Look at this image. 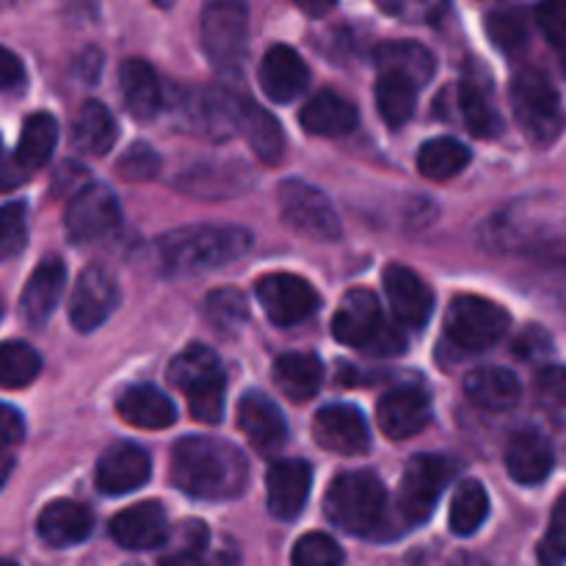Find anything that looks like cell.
<instances>
[{
	"label": "cell",
	"instance_id": "obj_1",
	"mask_svg": "<svg viewBox=\"0 0 566 566\" xmlns=\"http://www.w3.org/2000/svg\"><path fill=\"white\" fill-rule=\"evenodd\" d=\"M171 484L193 501H232L249 484V464L232 442L186 437L171 451Z\"/></svg>",
	"mask_w": 566,
	"mask_h": 566
},
{
	"label": "cell",
	"instance_id": "obj_2",
	"mask_svg": "<svg viewBox=\"0 0 566 566\" xmlns=\"http://www.w3.org/2000/svg\"><path fill=\"white\" fill-rule=\"evenodd\" d=\"M252 249V232L235 224H193L164 232L155 241L166 276H197L235 263Z\"/></svg>",
	"mask_w": 566,
	"mask_h": 566
},
{
	"label": "cell",
	"instance_id": "obj_3",
	"mask_svg": "<svg viewBox=\"0 0 566 566\" xmlns=\"http://www.w3.org/2000/svg\"><path fill=\"white\" fill-rule=\"evenodd\" d=\"M332 332L343 346L359 348L370 357H396L407 348L401 326H392L379 307V298L365 287H354L337 304Z\"/></svg>",
	"mask_w": 566,
	"mask_h": 566
},
{
	"label": "cell",
	"instance_id": "obj_4",
	"mask_svg": "<svg viewBox=\"0 0 566 566\" xmlns=\"http://www.w3.org/2000/svg\"><path fill=\"white\" fill-rule=\"evenodd\" d=\"M326 517L352 536H376L385 528L387 492L374 473H343L326 492Z\"/></svg>",
	"mask_w": 566,
	"mask_h": 566
},
{
	"label": "cell",
	"instance_id": "obj_5",
	"mask_svg": "<svg viewBox=\"0 0 566 566\" xmlns=\"http://www.w3.org/2000/svg\"><path fill=\"white\" fill-rule=\"evenodd\" d=\"M171 385L188 396L191 418L199 423H219L224 418V368L208 346H188L177 354L166 370Z\"/></svg>",
	"mask_w": 566,
	"mask_h": 566
},
{
	"label": "cell",
	"instance_id": "obj_6",
	"mask_svg": "<svg viewBox=\"0 0 566 566\" xmlns=\"http://www.w3.org/2000/svg\"><path fill=\"white\" fill-rule=\"evenodd\" d=\"M512 108L514 119L523 127L531 144L536 147H551L566 127V114L562 97H558L556 86L545 72L520 70L512 81Z\"/></svg>",
	"mask_w": 566,
	"mask_h": 566
},
{
	"label": "cell",
	"instance_id": "obj_7",
	"mask_svg": "<svg viewBox=\"0 0 566 566\" xmlns=\"http://www.w3.org/2000/svg\"><path fill=\"white\" fill-rule=\"evenodd\" d=\"M457 475V464L437 453H420L409 459L398 490V514L407 525H420L434 514L437 501Z\"/></svg>",
	"mask_w": 566,
	"mask_h": 566
},
{
	"label": "cell",
	"instance_id": "obj_8",
	"mask_svg": "<svg viewBox=\"0 0 566 566\" xmlns=\"http://www.w3.org/2000/svg\"><path fill=\"white\" fill-rule=\"evenodd\" d=\"M276 205H280L282 221L298 235L321 243H332L340 238V219H337L335 208L326 193L310 182L298 180V177L282 180L276 188Z\"/></svg>",
	"mask_w": 566,
	"mask_h": 566
},
{
	"label": "cell",
	"instance_id": "obj_9",
	"mask_svg": "<svg viewBox=\"0 0 566 566\" xmlns=\"http://www.w3.org/2000/svg\"><path fill=\"white\" fill-rule=\"evenodd\" d=\"M509 324L512 318L506 310L481 296L453 298L446 315L448 340L462 352H484V348L495 346L509 332Z\"/></svg>",
	"mask_w": 566,
	"mask_h": 566
},
{
	"label": "cell",
	"instance_id": "obj_10",
	"mask_svg": "<svg viewBox=\"0 0 566 566\" xmlns=\"http://www.w3.org/2000/svg\"><path fill=\"white\" fill-rule=\"evenodd\" d=\"M202 44L210 64L221 72H232L247 59L249 11L241 3H208L202 9Z\"/></svg>",
	"mask_w": 566,
	"mask_h": 566
},
{
	"label": "cell",
	"instance_id": "obj_11",
	"mask_svg": "<svg viewBox=\"0 0 566 566\" xmlns=\"http://www.w3.org/2000/svg\"><path fill=\"white\" fill-rule=\"evenodd\" d=\"M122 210L111 188L86 182L72 193L64 213V230L75 243H94L119 230Z\"/></svg>",
	"mask_w": 566,
	"mask_h": 566
},
{
	"label": "cell",
	"instance_id": "obj_12",
	"mask_svg": "<svg viewBox=\"0 0 566 566\" xmlns=\"http://www.w3.org/2000/svg\"><path fill=\"white\" fill-rule=\"evenodd\" d=\"M243 99L224 88H199L186 94L180 105V119L193 136L208 142H227L241 130Z\"/></svg>",
	"mask_w": 566,
	"mask_h": 566
},
{
	"label": "cell",
	"instance_id": "obj_13",
	"mask_svg": "<svg viewBox=\"0 0 566 566\" xmlns=\"http://www.w3.org/2000/svg\"><path fill=\"white\" fill-rule=\"evenodd\" d=\"M258 298L276 326H296L318 313L321 296L307 280L296 274H265L258 280Z\"/></svg>",
	"mask_w": 566,
	"mask_h": 566
},
{
	"label": "cell",
	"instance_id": "obj_14",
	"mask_svg": "<svg viewBox=\"0 0 566 566\" xmlns=\"http://www.w3.org/2000/svg\"><path fill=\"white\" fill-rule=\"evenodd\" d=\"M119 304V285L103 265H86L70 296V321L77 332H94Z\"/></svg>",
	"mask_w": 566,
	"mask_h": 566
},
{
	"label": "cell",
	"instance_id": "obj_15",
	"mask_svg": "<svg viewBox=\"0 0 566 566\" xmlns=\"http://www.w3.org/2000/svg\"><path fill=\"white\" fill-rule=\"evenodd\" d=\"M313 434L324 451L340 453V457H363L370 451V429L363 412L346 403L321 409L315 415Z\"/></svg>",
	"mask_w": 566,
	"mask_h": 566
},
{
	"label": "cell",
	"instance_id": "obj_16",
	"mask_svg": "<svg viewBox=\"0 0 566 566\" xmlns=\"http://www.w3.org/2000/svg\"><path fill=\"white\" fill-rule=\"evenodd\" d=\"M153 475V462L147 451L133 442H116L99 457L94 470V484L103 495H127L142 490Z\"/></svg>",
	"mask_w": 566,
	"mask_h": 566
},
{
	"label": "cell",
	"instance_id": "obj_17",
	"mask_svg": "<svg viewBox=\"0 0 566 566\" xmlns=\"http://www.w3.org/2000/svg\"><path fill=\"white\" fill-rule=\"evenodd\" d=\"M385 293L398 324L409 326V329H420L429 324L431 313H434V293L412 269L398 263L387 265Z\"/></svg>",
	"mask_w": 566,
	"mask_h": 566
},
{
	"label": "cell",
	"instance_id": "obj_18",
	"mask_svg": "<svg viewBox=\"0 0 566 566\" xmlns=\"http://www.w3.org/2000/svg\"><path fill=\"white\" fill-rule=\"evenodd\" d=\"M376 420L390 440H409L420 434L431 420V401L420 387L401 385L385 392L376 407Z\"/></svg>",
	"mask_w": 566,
	"mask_h": 566
},
{
	"label": "cell",
	"instance_id": "obj_19",
	"mask_svg": "<svg viewBox=\"0 0 566 566\" xmlns=\"http://www.w3.org/2000/svg\"><path fill=\"white\" fill-rule=\"evenodd\" d=\"M108 531L111 539L125 551H155L169 536V520L160 503L147 501L116 514Z\"/></svg>",
	"mask_w": 566,
	"mask_h": 566
},
{
	"label": "cell",
	"instance_id": "obj_20",
	"mask_svg": "<svg viewBox=\"0 0 566 566\" xmlns=\"http://www.w3.org/2000/svg\"><path fill=\"white\" fill-rule=\"evenodd\" d=\"M238 426L254 446V451L260 453L280 451L287 440L285 415L260 390L247 392L241 398V403H238Z\"/></svg>",
	"mask_w": 566,
	"mask_h": 566
},
{
	"label": "cell",
	"instance_id": "obj_21",
	"mask_svg": "<svg viewBox=\"0 0 566 566\" xmlns=\"http://www.w3.org/2000/svg\"><path fill=\"white\" fill-rule=\"evenodd\" d=\"M313 490V468L304 459H282L269 470V512L276 520H296Z\"/></svg>",
	"mask_w": 566,
	"mask_h": 566
},
{
	"label": "cell",
	"instance_id": "obj_22",
	"mask_svg": "<svg viewBox=\"0 0 566 566\" xmlns=\"http://www.w3.org/2000/svg\"><path fill=\"white\" fill-rule=\"evenodd\" d=\"M553 464H556L553 446L539 429L525 426V429L514 431V434L509 437L506 470L517 484H542V481L553 473Z\"/></svg>",
	"mask_w": 566,
	"mask_h": 566
},
{
	"label": "cell",
	"instance_id": "obj_23",
	"mask_svg": "<svg viewBox=\"0 0 566 566\" xmlns=\"http://www.w3.org/2000/svg\"><path fill=\"white\" fill-rule=\"evenodd\" d=\"M260 86L274 103H291L307 88L310 70L291 44H274L260 61Z\"/></svg>",
	"mask_w": 566,
	"mask_h": 566
},
{
	"label": "cell",
	"instance_id": "obj_24",
	"mask_svg": "<svg viewBox=\"0 0 566 566\" xmlns=\"http://www.w3.org/2000/svg\"><path fill=\"white\" fill-rule=\"evenodd\" d=\"M66 287V269L59 258H44L28 276L20 296V310L31 326H44L59 307Z\"/></svg>",
	"mask_w": 566,
	"mask_h": 566
},
{
	"label": "cell",
	"instance_id": "obj_25",
	"mask_svg": "<svg viewBox=\"0 0 566 566\" xmlns=\"http://www.w3.org/2000/svg\"><path fill=\"white\" fill-rule=\"evenodd\" d=\"M298 122L307 133L321 138H340L348 136V133L357 127L359 114L357 105L352 99H346L343 94L332 92H318L315 97H310V103L304 105L302 114H298Z\"/></svg>",
	"mask_w": 566,
	"mask_h": 566
},
{
	"label": "cell",
	"instance_id": "obj_26",
	"mask_svg": "<svg viewBox=\"0 0 566 566\" xmlns=\"http://www.w3.org/2000/svg\"><path fill=\"white\" fill-rule=\"evenodd\" d=\"M94 528V517L83 503L53 501L39 514L36 531L50 547H72L88 539Z\"/></svg>",
	"mask_w": 566,
	"mask_h": 566
},
{
	"label": "cell",
	"instance_id": "obj_27",
	"mask_svg": "<svg viewBox=\"0 0 566 566\" xmlns=\"http://www.w3.org/2000/svg\"><path fill=\"white\" fill-rule=\"evenodd\" d=\"M119 94L125 111L138 122H149L158 116L164 105V92H160L158 75L153 66L142 59H130L119 70Z\"/></svg>",
	"mask_w": 566,
	"mask_h": 566
},
{
	"label": "cell",
	"instance_id": "obj_28",
	"mask_svg": "<svg viewBox=\"0 0 566 566\" xmlns=\"http://www.w3.org/2000/svg\"><path fill=\"white\" fill-rule=\"evenodd\" d=\"M116 412L125 423L136 426L144 431H160L175 426L177 409L171 398H166L158 387L153 385H136L127 387L116 401Z\"/></svg>",
	"mask_w": 566,
	"mask_h": 566
},
{
	"label": "cell",
	"instance_id": "obj_29",
	"mask_svg": "<svg viewBox=\"0 0 566 566\" xmlns=\"http://www.w3.org/2000/svg\"><path fill=\"white\" fill-rule=\"evenodd\" d=\"M464 392L470 401L490 412H506V409L517 407L523 387L520 379L506 368H475L464 376Z\"/></svg>",
	"mask_w": 566,
	"mask_h": 566
},
{
	"label": "cell",
	"instance_id": "obj_30",
	"mask_svg": "<svg viewBox=\"0 0 566 566\" xmlns=\"http://www.w3.org/2000/svg\"><path fill=\"white\" fill-rule=\"evenodd\" d=\"M274 385L291 401H310L324 385V363L307 352L282 354L274 363Z\"/></svg>",
	"mask_w": 566,
	"mask_h": 566
},
{
	"label": "cell",
	"instance_id": "obj_31",
	"mask_svg": "<svg viewBox=\"0 0 566 566\" xmlns=\"http://www.w3.org/2000/svg\"><path fill=\"white\" fill-rule=\"evenodd\" d=\"M55 142H59V122L44 114V111H39V114H31L22 122L20 142H17V153L11 160H14L22 175H31V171L42 169L48 164Z\"/></svg>",
	"mask_w": 566,
	"mask_h": 566
},
{
	"label": "cell",
	"instance_id": "obj_32",
	"mask_svg": "<svg viewBox=\"0 0 566 566\" xmlns=\"http://www.w3.org/2000/svg\"><path fill=\"white\" fill-rule=\"evenodd\" d=\"M116 142V122L111 116V111L105 108L97 99H88L83 103V108L77 111L75 122H72V147L81 155H99L108 153Z\"/></svg>",
	"mask_w": 566,
	"mask_h": 566
},
{
	"label": "cell",
	"instance_id": "obj_33",
	"mask_svg": "<svg viewBox=\"0 0 566 566\" xmlns=\"http://www.w3.org/2000/svg\"><path fill=\"white\" fill-rule=\"evenodd\" d=\"M241 133L247 136L249 147L258 155L263 164L276 166L285 153V136H282V125L269 114V111L260 108L254 99H243L241 108Z\"/></svg>",
	"mask_w": 566,
	"mask_h": 566
},
{
	"label": "cell",
	"instance_id": "obj_34",
	"mask_svg": "<svg viewBox=\"0 0 566 566\" xmlns=\"http://www.w3.org/2000/svg\"><path fill=\"white\" fill-rule=\"evenodd\" d=\"M376 105L390 127H403L418 108V83L398 72H381L376 81Z\"/></svg>",
	"mask_w": 566,
	"mask_h": 566
},
{
	"label": "cell",
	"instance_id": "obj_35",
	"mask_svg": "<svg viewBox=\"0 0 566 566\" xmlns=\"http://www.w3.org/2000/svg\"><path fill=\"white\" fill-rule=\"evenodd\" d=\"M376 64L381 66V72H398V75L412 77L418 86L431 81L434 75V55L429 48H423L420 42H387L376 50Z\"/></svg>",
	"mask_w": 566,
	"mask_h": 566
},
{
	"label": "cell",
	"instance_id": "obj_36",
	"mask_svg": "<svg viewBox=\"0 0 566 566\" xmlns=\"http://www.w3.org/2000/svg\"><path fill=\"white\" fill-rule=\"evenodd\" d=\"M470 164V149L457 138H431L418 149V171L429 180L442 182L457 177Z\"/></svg>",
	"mask_w": 566,
	"mask_h": 566
},
{
	"label": "cell",
	"instance_id": "obj_37",
	"mask_svg": "<svg viewBox=\"0 0 566 566\" xmlns=\"http://www.w3.org/2000/svg\"><path fill=\"white\" fill-rule=\"evenodd\" d=\"M459 111H462V122L475 138H497L503 133V116L497 114L490 94L475 86L473 81H464L459 86Z\"/></svg>",
	"mask_w": 566,
	"mask_h": 566
},
{
	"label": "cell",
	"instance_id": "obj_38",
	"mask_svg": "<svg viewBox=\"0 0 566 566\" xmlns=\"http://www.w3.org/2000/svg\"><path fill=\"white\" fill-rule=\"evenodd\" d=\"M486 514H490V497H486L484 486L475 479L462 481L451 501V512H448V525L453 534L473 536L484 525Z\"/></svg>",
	"mask_w": 566,
	"mask_h": 566
},
{
	"label": "cell",
	"instance_id": "obj_39",
	"mask_svg": "<svg viewBox=\"0 0 566 566\" xmlns=\"http://www.w3.org/2000/svg\"><path fill=\"white\" fill-rule=\"evenodd\" d=\"M205 321L216 335L235 337L249 324V304L235 287H221L205 298Z\"/></svg>",
	"mask_w": 566,
	"mask_h": 566
},
{
	"label": "cell",
	"instance_id": "obj_40",
	"mask_svg": "<svg viewBox=\"0 0 566 566\" xmlns=\"http://www.w3.org/2000/svg\"><path fill=\"white\" fill-rule=\"evenodd\" d=\"M235 556L210 551V536L202 523H188V531L182 534V542L160 558V566H232Z\"/></svg>",
	"mask_w": 566,
	"mask_h": 566
},
{
	"label": "cell",
	"instance_id": "obj_41",
	"mask_svg": "<svg viewBox=\"0 0 566 566\" xmlns=\"http://www.w3.org/2000/svg\"><path fill=\"white\" fill-rule=\"evenodd\" d=\"M486 33H490L492 44H495L501 53L517 55L520 50L528 42V22H525L523 9H495L486 14Z\"/></svg>",
	"mask_w": 566,
	"mask_h": 566
},
{
	"label": "cell",
	"instance_id": "obj_42",
	"mask_svg": "<svg viewBox=\"0 0 566 566\" xmlns=\"http://www.w3.org/2000/svg\"><path fill=\"white\" fill-rule=\"evenodd\" d=\"M42 359L28 343L9 340L0 348V376H3L6 390H20L36 379Z\"/></svg>",
	"mask_w": 566,
	"mask_h": 566
},
{
	"label": "cell",
	"instance_id": "obj_43",
	"mask_svg": "<svg viewBox=\"0 0 566 566\" xmlns=\"http://www.w3.org/2000/svg\"><path fill=\"white\" fill-rule=\"evenodd\" d=\"M293 566H343V551L332 536L307 534L293 545Z\"/></svg>",
	"mask_w": 566,
	"mask_h": 566
},
{
	"label": "cell",
	"instance_id": "obj_44",
	"mask_svg": "<svg viewBox=\"0 0 566 566\" xmlns=\"http://www.w3.org/2000/svg\"><path fill=\"white\" fill-rule=\"evenodd\" d=\"M28 241V221L25 205L9 202L0 213V258L14 260L25 249Z\"/></svg>",
	"mask_w": 566,
	"mask_h": 566
},
{
	"label": "cell",
	"instance_id": "obj_45",
	"mask_svg": "<svg viewBox=\"0 0 566 566\" xmlns=\"http://www.w3.org/2000/svg\"><path fill=\"white\" fill-rule=\"evenodd\" d=\"M539 564L542 566H564L566 564V492L556 501L547 525L545 539L539 542Z\"/></svg>",
	"mask_w": 566,
	"mask_h": 566
},
{
	"label": "cell",
	"instance_id": "obj_46",
	"mask_svg": "<svg viewBox=\"0 0 566 566\" xmlns=\"http://www.w3.org/2000/svg\"><path fill=\"white\" fill-rule=\"evenodd\" d=\"M116 171H119L122 180L147 182L153 180V177H158L160 158L153 147H147V144H133V147L119 158Z\"/></svg>",
	"mask_w": 566,
	"mask_h": 566
},
{
	"label": "cell",
	"instance_id": "obj_47",
	"mask_svg": "<svg viewBox=\"0 0 566 566\" xmlns=\"http://www.w3.org/2000/svg\"><path fill=\"white\" fill-rule=\"evenodd\" d=\"M536 398L539 403L553 409L566 407V368L564 365H547L536 376Z\"/></svg>",
	"mask_w": 566,
	"mask_h": 566
},
{
	"label": "cell",
	"instance_id": "obj_48",
	"mask_svg": "<svg viewBox=\"0 0 566 566\" xmlns=\"http://www.w3.org/2000/svg\"><path fill=\"white\" fill-rule=\"evenodd\" d=\"M536 22L547 42L556 48V53H566V3L536 6Z\"/></svg>",
	"mask_w": 566,
	"mask_h": 566
},
{
	"label": "cell",
	"instance_id": "obj_49",
	"mask_svg": "<svg viewBox=\"0 0 566 566\" xmlns=\"http://www.w3.org/2000/svg\"><path fill=\"white\" fill-rule=\"evenodd\" d=\"M553 352V340L542 326H528L523 335L514 340V354H517L523 363H536V359H545Z\"/></svg>",
	"mask_w": 566,
	"mask_h": 566
},
{
	"label": "cell",
	"instance_id": "obj_50",
	"mask_svg": "<svg viewBox=\"0 0 566 566\" xmlns=\"http://www.w3.org/2000/svg\"><path fill=\"white\" fill-rule=\"evenodd\" d=\"M0 64H3L0 66V83H3L6 92H11V88L20 86L22 77H25V72H22L20 59H17L9 48L0 50Z\"/></svg>",
	"mask_w": 566,
	"mask_h": 566
},
{
	"label": "cell",
	"instance_id": "obj_51",
	"mask_svg": "<svg viewBox=\"0 0 566 566\" xmlns=\"http://www.w3.org/2000/svg\"><path fill=\"white\" fill-rule=\"evenodd\" d=\"M22 434H25V423H22L20 412L6 403L3 423H0V440H3V446H17L22 440Z\"/></svg>",
	"mask_w": 566,
	"mask_h": 566
},
{
	"label": "cell",
	"instance_id": "obj_52",
	"mask_svg": "<svg viewBox=\"0 0 566 566\" xmlns=\"http://www.w3.org/2000/svg\"><path fill=\"white\" fill-rule=\"evenodd\" d=\"M551 293H553V298H556L558 307H562L564 313H566V269L562 271V274L553 276V282H551Z\"/></svg>",
	"mask_w": 566,
	"mask_h": 566
},
{
	"label": "cell",
	"instance_id": "obj_53",
	"mask_svg": "<svg viewBox=\"0 0 566 566\" xmlns=\"http://www.w3.org/2000/svg\"><path fill=\"white\" fill-rule=\"evenodd\" d=\"M558 59H562V66H564V75H566V53H562V55H558Z\"/></svg>",
	"mask_w": 566,
	"mask_h": 566
},
{
	"label": "cell",
	"instance_id": "obj_54",
	"mask_svg": "<svg viewBox=\"0 0 566 566\" xmlns=\"http://www.w3.org/2000/svg\"><path fill=\"white\" fill-rule=\"evenodd\" d=\"M3 566H17L14 562H11V558H9V562H3Z\"/></svg>",
	"mask_w": 566,
	"mask_h": 566
}]
</instances>
